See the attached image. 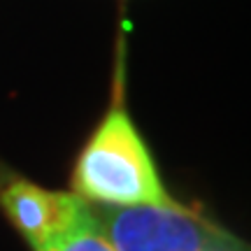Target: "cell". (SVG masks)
Returning a JSON list of instances; mask_svg holds the SVG:
<instances>
[{
    "label": "cell",
    "instance_id": "6da1fadb",
    "mask_svg": "<svg viewBox=\"0 0 251 251\" xmlns=\"http://www.w3.org/2000/svg\"><path fill=\"white\" fill-rule=\"evenodd\" d=\"M72 193L109 207H181L161 181L151 151L121 105L107 109L72 170Z\"/></svg>",
    "mask_w": 251,
    "mask_h": 251
},
{
    "label": "cell",
    "instance_id": "7a4b0ae2",
    "mask_svg": "<svg viewBox=\"0 0 251 251\" xmlns=\"http://www.w3.org/2000/svg\"><path fill=\"white\" fill-rule=\"evenodd\" d=\"M91 216L112 251H249L237 235L186 205L165 209L91 202Z\"/></svg>",
    "mask_w": 251,
    "mask_h": 251
},
{
    "label": "cell",
    "instance_id": "3957f363",
    "mask_svg": "<svg viewBox=\"0 0 251 251\" xmlns=\"http://www.w3.org/2000/svg\"><path fill=\"white\" fill-rule=\"evenodd\" d=\"M0 207L33 251L77 230L91 216L89 200L72 191H49L28 179H9L0 188Z\"/></svg>",
    "mask_w": 251,
    "mask_h": 251
},
{
    "label": "cell",
    "instance_id": "277c9868",
    "mask_svg": "<svg viewBox=\"0 0 251 251\" xmlns=\"http://www.w3.org/2000/svg\"><path fill=\"white\" fill-rule=\"evenodd\" d=\"M40 251H112V247L100 235L93 216H89V221L81 224L77 230H72L65 237L56 240L54 244H49Z\"/></svg>",
    "mask_w": 251,
    "mask_h": 251
}]
</instances>
